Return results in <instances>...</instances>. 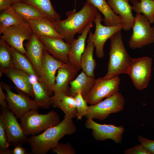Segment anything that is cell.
Wrapping results in <instances>:
<instances>
[{
  "label": "cell",
  "mask_w": 154,
  "mask_h": 154,
  "mask_svg": "<svg viewBox=\"0 0 154 154\" xmlns=\"http://www.w3.org/2000/svg\"><path fill=\"white\" fill-rule=\"evenodd\" d=\"M98 12L94 5L86 1L79 11L67 12L66 19L53 24L57 32L63 37L65 42L71 45L75 39V34H81L87 25L93 21Z\"/></svg>",
  "instance_id": "6da1fadb"
},
{
  "label": "cell",
  "mask_w": 154,
  "mask_h": 154,
  "mask_svg": "<svg viewBox=\"0 0 154 154\" xmlns=\"http://www.w3.org/2000/svg\"><path fill=\"white\" fill-rule=\"evenodd\" d=\"M76 131L72 119L64 118L57 125L48 128L41 134L29 137L31 153L47 154L57 145L65 135H73Z\"/></svg>",
  "instance_id": "7a4b0ae2"
},
{
  "label": "cell",
  "mask_w": 154,
  "mask_h": 154,
  "mask_svg": "<svg viewBox=\"0 0 154 154\" xmlns=\"http://www.w3.org/2000/svg\"><path fill=\"white\" fill-rule=\"evenodd\" d=\"M110 38L111 42L107 71L104 77L105 78L118 76L122 74H127L133 59L125 47L121 30L116 33Z\"/></svg>",
  "instance_id": "3957f363"
},
{
  "label": "cell",
  "mask_w": 154,
  "mask_h": 154,
  "mask_svg": "<svg viewBox=\"0 0 154 154\" xmlns=\"http://www.w3.org/2000/svg\"><path fill=\"white\" fill-rule=\"evenodd\" d=\"M20 119V125L27 136L38 135L60 122L59 115L53 110L43 114H39L37 110H31Z\"/></svg>",
  "instance_id": "277c9868"
},
{
  "label": "cell",
  "mask_w": 154,
  "mask_h": 154,
  "mask_svg": "<svg viewBox=\"0 0 154 154\" xmlns=\"http://www.w3.org/2000/svg\"><path fill=\"white\" fill-rule=\"evenodd\" d=\"M125 103L123 96L118 92L103 101L89 106L86 117L87 119L104 120L111 114L122 111Z\"/></svg>",
  "instance_id": "5b68a950"
},
{
  "label": "cell",
  "mask_w": 154,
  "mask_h": 154,
  "mask_svg": "<svg viewBox=\"0 0 154 154\" xmlns=\"http://www.w3.org/2000/svg\"><path fill=\"white\" fill-rule=\"evenodd\" d=\"M0 86L6 92V100L9 109L18 119H20L27 112L31 110H37L39 108L34 100H31L27 95L16 87V94L11 90L8 84L2 82Z\"/></svg>",
  "instance_id": "8992f818"
},
{
  "label": "cell",
  "mask_w": 154,
  "mask_h": 154,
  "mask_svg": "<svg viewBox=\"0 0 154 154\" xmlns=\"http://www.w3.org/2000/svg\"><path fill=\"white\" fill-rule=\"evenodd\" d=\"M150 24L145 15L137 13L132 27V33L129 41L130 48L135 49L154 42V32Z\"/></svg>",
  "instance_id": "52a82bcc"
},
{
  "label": "cell",
  "mask_w": 154,
  "mask_h": 154,
  "mask_svg": "<svg viewBox=\"0 0 154 154\" xmlns=\"http://www.w3.org/2000/svg\"><path fill=\"white\" fill-rule=\"evenodd\" d=\"M120 79L118 76L105 78L104 77L95 79L93 86L85 100L90 105H94L119 92Z\"/></svg>",
  "instance_id": "ba28073f"
},
{
  "label": "cell",
  "mask_w": 154,
  "mask_h": 154,
  "mask_svg": "<svg viewBox=\"0 0 154 154\" xmlns=\"http://www.w3.org/2000/svg\"><path fill=\"white\" fill-rule=\"evenodd\" d=\"M103 21L102 15L98 12L93 21L96 26L95 32L93 33L90 31L88 33V40L94 44L96 55L99 58L104 56V46L106 41L122 29L121 23L115 26H108L101 23Z\"/></svg>",
  "instance_id": "9c48e42d"
},
{
  "label": "cell",
  "mask_w": 154,
  "mask_h": 154,
  "mask_svg": "<svg viewBox=\"0 0 154 154\" xmlns=\"http://www.w3.org/2000/svg\"><path fill=\"white\" fill-rule=\"evenodd\" d=\"M152 61L148 56L133 59L127 74L137 89L141 90L148 86L151 77Z\"/></svg>",
  "instance_id": "30bf717a"
},
{
  "label": "cell",
  "mask_w": 154,
  "mask_h": 154,
  "mask_svg": "<svg viewBox=\"0 0 154 154\" xmlns=\"http://www.w3.org/2000/svg\"><path fill=\"white\" fill-rule=\"evenodd\" d=\"M33 33L29 23L25 20L20 24L6 29L0 38L11 47L25 54L26 50L23 42L25 40H30Z\"/></svg>",
  "instance_id": "8fae6325"
},
{
  "label": "cell",
  "mask_w": 154,
  "mask_h": 154,
  "mask_svg": "<svg viewBox=\"0 0 154 154\" xmlns=\"http://www.w3.org/2000/svg\"><path fill=\"white\" fill-rule=\"evenodd\" d=\"M1 115L5 124L8 142L11 147L23 146L29 143V137L25 133L17 118L9 108L1 107Z\"/></svg>",
  "instance_id": "7c38bea8"
},
{
  "label": "cell",
  "mask_w": 154,
  "mask_h": 154,
  "mask_svg": "<svg viewBox=\"0 0 154 154\" xmlns=\"http://www.w3.org/2000/svg\"><path fill=\"white\" fill-rule=\"evenodd\" d=\"M71 64L70 62L67 64L56 59L44 50L41 73L38 81L42 84L49 95L53 92L56 71L60 68L68 67Z\"/></svg>",
  "instance_id": "4fadbf2b"
},
{
  "label": "cell",
  "mask_w": 154,
  "mask_h": 154,
  "mask_svg": "<svg viewBox=\"0 0 154 154\" xmlns=\"http://www.w3.org/2000/svg\"><path fill=\"white\" fill-rule=\"evenodd\" d=\"M84 125L86 128L92 130V136L97 141H104L110 139L117 143H120L122 141L124 130L122 126H117L111 124H100L92 118H87Z\"/></svg>",
  "instance_id": "5bb4252c"
},
{
  "label": "cell",
  "mask_w": 154,
  "mask_h": 154,
  "mask_svg": "<svg viewBox=\"0 0 154 154\" xmlns=\"http://www.w3.org/2000/svg\"><path fill=\"white\" fill-rule=\"evenodd\" d=\"M77 72L72 63L68 67L58 69L52 90L54 94L51 97V100L62 94L70 96V83L77 76Z\"/></svg>",
  "instance_id": "9a60e30c"
},
{
  "label": "cell",
  "mask_w": 154,
  "mask_h": 154,
  "mask_svg": "<svg viewBox=\"0 0 154 154\" xmlns=\"http://www.w3.org/2000/svg\"><path fill=\"white\" fill-rule=\"evenodd\" d=\"M38 37L44 50L56 59L67 64L69 63L68 54L70 45L64 39L43 36Z\"/></svg>",
  "instance_id": "2e32d148"
},
{
  "label": "cell",
  "mask_w": 154,
  "mask_h": 154,
  "mask_svg": "<svg viewBox=\"0 0 154 154\" xmlns=\"http://www.w3.org/2000/svg\"><path fill=\"white\" fill-rule=\"evenodd\" d=\"M24 45L26 50L25 55L32 64L39 81L42 69L44 50L43 46L38 37L34 33L30 39L25 42Z\"/></svg>",
  "instance_id": "e0dca14e"
},
{
  "label": "cell",
  "mask_w": 154,
  "mask_h": 154,
  "mask_svg": "<svg viewBox=\"0 0 154 154\" xmlns=\"http://www.w3.org/2000/svg\"><path fill=\"white\" fill-rule=\"evenodd\" d=\"M107 2L114 12L121 17L122 29L127 31L132 28L135 17L129 0H107Z\"/></svg>",
  "instance_id": "ac0fdd59"
},
{
  "label": "cell",
  "mask_w": 154,
  "mask_h": 154,
  "mask_svg": "<svg viewBox=\"0 0 154 154\" xmlns=\"http://www.w3.org/2000/svg\"><path fill=\"white\" fill-rule=\"evenodd\" d=\"M92 22L89 23L80 35L75 39L71 44L68 54L69 62L74 66L78 72L82 68L81 59L85 49V42L87 35L93 27Z\"/></svg>",
  "instance_id": "d6986e66"
},
{
  "label": "cell",
  "mask_w": 154,
  "mask_h": 154,
  "mask_svg": "<svg viewBox=\"0 0 154 154\" xmlns=\"http://www.w3.org/2000/svg\"><path fill=\"white\" fill-rule=\"evenodd\" d=\"M4 73L17 88L29 96L34 97L30 75L15 68L6 70Z\"/></svg>",
  "instance_id": "ffe728a7"
},
{
  "label": "cell",
  "mask_w": 154,
  "mask_h": 154,
  "mask_svg": "<svg viewBox=\"0 0 154 154\" xmlns=\"http://www.w3.org/2000/svg\"><path fill=\"white\" fill-rule=\"evenodd\" d=\"M29 23L33 32L38 37L43 36L64 39L56 30L53 23L49 20L25 19Z\"/></svg>",
  "instance_id": "44dd1931"
},
{
  "label": "cell",
  "mask_w": 154,
  "mask_h": 154,
  "mask_svg": "<svg viewBox=\"0 0 154 154\" xmlns=\"http://www.w3.org/2000/svg\"><path fill=\"white\" fill-rule=\"evenodd\" d=\"M83 70L70 83V96L75 97L80 91L84 99L91 90L95 80Z\"/></svg>",
  "instance_id": "7402d4cb"
},
{
  "label": "cell",
  "mask_w": 154,
  "mask_h": 154,
  "mask_svg": "<svg viewBox=\"0 0 154 154\" xmlns=\"http://www.w3.org/2000/svg\"><path fill=\"white\" fill-rule=\"evenodd\" d=\"M94 5L104 16L103 19L105 25L115 26L121 23V19L116 14L106 0H86Z\"/></svg>",
  "instance_id": "603a6c76"
},
{
  "label": "cell",
  "mask_w": 154,
  "mask_h": 154,
  "mask_svg": "<svg viewBox=\"0 0 154 154\" xmlns=\"http://www.w3.org/2000/svg\"><path fill=\"white\" fill-rule=\"evenodd\" d=\"M34 100L39 108L47 109L52 105L51 97L42 84L35 76H30Z\"/></svg>",
  "instance_id": "cb8c5ba5"
},
{
  "label": "cell",
  "mask_w": 154,
  "mask_h": 154,
  "mask_svg": "<svg viewBox=\"0 0 154 154\" xmlns=\"http://www.w3.org/2000/svg\"><path fill=\"white\" fill-rule=\"evenodd\" d=\"M52 105L64 113V118L72 119L76 117V110L74 97L64 94L51 100Z\"/></svg>",
  "instance_id": "d4e9b609"
},
{
  "label": "cell",
  "mask_w": 154,
  "mask_h": 154,
  "mask_svg": "<svg viewBox=\"0 0 154 154\" xmlns=\"http://www.w3.org/2000/svg\"><path fill=\"white\" fill-rule=\"evenodd\" d=\"M11 7L25 19H32L50 21L38 9L25 3L21 1L13 3Z\"/></svg>",
  "instance_id": "484cf974"
},
{
  "label": "cell",
  "mask_w": 154,
  "mask_h": 154,
  "mask_svg": "<svg viewBox=\"0 0 154 154\" xmlns=\"http://www.w3.org/2000/svg\"><path fill=\"white\" fill-rule=\"evenodd\" d=\"M20 1L36 8L53 23L60 20V16L53 8L50 0H21Z\"/></svg>",
  "instance_id": "4316f807"
},
{
  "label": "cell",
  "mask_w": 154,
  "mask_h": 154,
  "mask_svg": "<svg viewBox=\"0 0 154 154\" xmlns=\"http://www.w3.org/2000/svg\"><path fill=\"white\" fill-rule=\"evenodd\" d=\"M87 44L82 54L81 59V68L88 76L95 78L94 71L96 63L93 58L94 44L88 40Z\"/></svg>",
  "instance_id": "83f0119b"
},
{
  "label": "cell",
  "mask_w": 154,
  "mask_h": 154,
  "mask_svg": "<svg viewBox=\"0 0 154 154\" xmlns=\"http://www.w3.org/2000/svg\"><path fill=\"white\" fill-rule=\"evenodd\" d=\"M11 47L12 54L15 68L22 71L30 76H35L37 75L31 63L25 56Z\"/></svg>",
  "instance_id": "f1b7e54d"
},
{
  "label": "cell",
  "mask_w": 154,
  "mask_h": 154,
  "mask_svg": "<svg viewBox=\"0 0 154 154\" xmlns=\"http://www.w3.org/2000/svg\"><path fill=\"white\" fill-rule=\"evenodd\" d=\"M25 20L11 7L7 10L0 11V35L8 27L20 24Z\"/></svg>",
  "instance_id": "f546056e"
},
{
  "label": "cell",
  "mask_w": 154,
  "mask_h": 154,
  "mask_svg": "<svg viewBox=\"0 0 154 154\" xmlns=\"http://www.w3.org/2000/svg\"><path fill=\"white\" fill-rule=\"evenodd\" d=\"M15 68L11 47L5 41L0 39V77L6 70Z\"/></svg>",
  "instance_id": "4dcf8cb0"
},
{
  "label": "cell",
  "mask_w": 154,
  "mask_h": 154,
  "mask_svg": "<svg viewBox=\"0 0 154 154\" xmlns=\"http://www.w3.org/2000/svg\"><path fill=\"white\" fill-rule=\"evenodd\" d=\"M133 9L137 13H143L151 24L154 23V0H131Z\"/></svg>",
  "instance_id": "1f68e13d"
},
{
  "label": "cell",
  "mask_w": 154,
  "mask_h": 154,
  "mask_svg": "<svg viewBox=\"0 0 154 154\" xmlns=\"http://www.w3.org/2000/svg\"><path fill=\"white\" fill-rule=\"evenodd\" d=\"M76 110V117L78 120H81L87 114L89 108L87 103L83 97L80 91L74 97Z\"/></svg>",
  "instance_id": "d6a6232c"
},
{
  "label": "cell",
  "mask_w": 154,
  "mask_h": 154,
  "mask_svg": "<svg viewBox=\"0 0 154 154\" xmlns=\"http://www.w3.org/2000/svg\"><path fill=\"white\" fill-rule=\"evenodd\" d=\"M5 122L1 115L0 116V154H13V150H9Z\"/></svg>",
  "instance_id": "836d02e7"
},
{
  "label": "cell",
  "mask_w": 154,
  "mask_h": 154,
  "mask_svg": "<svg viewBox=\"0 0 154 154\" xmlns=\"http://www.w3.org/2000/svg\"><path fill=\"white\" fill-rule=\"evenodd\" d=\"M53 153L58 154H75L76 152L70 143H58L54 148L51 149Z\"/></svg>",
  "instance_id": "e575fe53"
},
{
  "label": "cell",
  "mask_w": 154,
  "mask_h": 154,
  "mask_svg": "<svg viewBox=\"0 0 154 154\" xmlns=\"http://www.w3.org/2000/svg\"><path fill=\"white\" fill-rule=\"evenodd\" d=\"M123 152L125 154H150L148 150L141 144L127 149Z\"/></svg>",
  "instance_id": "d590c367"
},
{
  "label": "cell",
  "mask_w": 154,
  "mask_h": 154,
  "mask_svg": "<svg viewBox=\"0 0 154 154\" xmlns=\"http://www.w3.org/2000/svg\"><path fill=\"white\" fill-rule=\"evenodd\" d=\"M139 141L147 149L150 154H154V140H150L139 135L138 137Z\"/></svg>",
  "instance_id": "8d00e7d4"
},
{
  "label": "cell",
  "mask_w": 154,
  "mask_h": 154,
  "mask_svg": "<svg viewBox=\"0 0 154 154\" xmlns=\"http://www.w3.org/2000/svg\"><path fill=\"white\" fill-rule=\"evenodd\" d=\"M0 104L1 107L7 108H9L6 100V96L5 94L3 89L0 86Z\"/></svg>",
  "instance_id": "74e56055"
},
{
  "label": "cell",
  "mask_w": 154,
  "mask_h": 154,
  "mask_svg": "<svg viewBox=\"0 0 154 154\" xmlns=\"http://www.w3.org/2000/svg\"><path fill=\"white\" fill-rule=\"evenodd\" d=\"M13 2L11 0H0V11H3L11 7Z\"/></svg>",
  "instance_id": "f35d334b"
},
{
  "label": "cell",
  "mask_w": 154,
  "mask_h": 154,
  "mask_svg": "<svg viewBox=\"0 0 154 154\" xmlns=\"http://www.w3.org/2000/svg\"><path fill=\"white\" fill-rule=\"evenodd\" d=\"M26 149L23 146H18L13 149V154H27Z\"/></svg>",
  "instance_id": "ab89813d"
},
{
  "label": "cell",
  "mask_w": 154,
  "mask_h": 154,
  "mask_svg": "<svg viewBox=\"0 0 154 154\" xmlns=\"http://www.w3.org/2000/svg\"><path fill=\"white\" fill-rule=\"evenodd\" d=\"M13 3H15L20 1L21 0H11Z\"/></svg>",
  "instance_id": "60d3db41"
},
{
  "label": "cell",
  "mask_w": 154,
  "mask_h": 154,
  "mask_svg": "<svg viewBox=\"0 0 154 154\" xmlns=\"http://www.w3.org/2000/svg\"><path fill=\"white\" fill-rule=\"evenodd\" d=\"M153 30H154V27H153Z\"/></svg>",
  "instance_id": "b9f144b4"
},
{
  "label": "cell",
  "mask_w": 154,
  "mask_h": 154,
  "mask_svg": "<svg viewBox=\"0 0 154 154\" xmlns=\"http://www.w3.org/2000/svg\"><path fill=\"white\" fill-rule=\"evenodd\" d=\"M136 0H136H137V1H139V0Z\"/></svg>",
  "instance_id": "7bdbcfd3"
},
{
  "label": "cell",
  "mask_w": 154,
  "mask_h": 154,
  "mask_svg": "<svg viewBox=\"0 0 154 154\" xmlns=\"http://www.w3.org/2000/svg\"><path fill=\"white\" fill-rule=\"evenodd\" d=\"M153 70H154V68H153Z\"/></svg>",
  "instance_id": "ee69618b"
}]
</instances>
